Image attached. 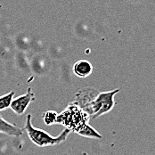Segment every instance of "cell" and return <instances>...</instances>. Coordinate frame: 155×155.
I'll return each instance as SVG.
<instances>
[{
  "mask_svg": "<svg viewBox=\"0 0 155 155\" xmlns=\"http://www.w3.org/2000/svg\"><path fill=\"white\" fill-rule=\"evenodd\" d=\"M34 100H35V94L31 87H29L27 92L24 94L16 97L15 99H13L10 108L17 115H22L26 111L31 102H33Z\"/></svg>",
  "mask_w": 155,
  "mask_h": 155,
  "instance_id": "4",
  "label": "cell"
},
{
  "mask_svg": "<svg viewBox=\"0 0 155 155\" xmlns=\"http://www.w3.org/2000/svg\"><path fill=\"white\" fill-rule=\"evenodd\" d=\"M0 134H4L10 137H21L23 134V129L17 127L16 125L12 124L3 119L0 114Z\"/></svg>",
  "mask_w": 155,
  "mask_h": 155,
  "instance_id": "5",
  "label": "cell"
},
{
  "mask_svg": "<svg viewBox=\"0 0 155 155\" xmlns=\"http://www.w3.org/2000/svg\"><path fill=\"white\" fill-rule=\"evenodd\" d=\"M89 120L90 117L74 102H71L67 108L57 115L55 123L62 125L65 128L70 130V132L77 133L82 137L101 139L103 137L102 135L89 126Z\"/></svg>",
  "mask_w": 155,
  "mask_h": 155,
  "instance_id": "2",
  "label": "cell"
},
{
  "mask_svg": "<svg viewBox=\"0 0 155 155\" xmlns=\"http://www.w3.org/2000/svg\"><path fill=\"white\" fill-rule=\"evenodd\" d=\"M120 92V89L99 92L92 87H85L78 90L73 101L90 119H96L110 111L115 105L114 96Z\"/></svg>",
  "mask_w": 155,
  "mask_h": 155,
  "instance_id": "1",
  "label": "cell"
},
{
  "mask_svg": "<svg viewBox=\"0 0 155 155\" xmlns=\"http://www.w3.org/2000/svg\"><path fill=\"white\" fill-rule=\"evenodd\" d=\"M23 131H26L29 138L31 141L39 147H46V146H54L60 144L65 142L68 136L70 135V130L65 128L62 133L57 137H52L47 132L43 129L37 128L33 127L31 122V115L28 114L25 120V126Z\"/></svg>",
  "mask_w": 155,
  "mask_h": 155,
  "instance_id": "3",
  "label": "cell"
},
{
  "mask_svg": "<svg viewBox=\"0 0 155 155\" xmlns=\"http://www.w3.org/2000/svg\"><path fill=\"white\" fill-rule=\"evenodd\" d=\"M58 113L54 110H47L43 115V120L47 125L55 124Z\"/></svg>",
  "mask_w": 155,
  "mask_h": 155,
  "instance_id": "8",
  "label": "cell"
},
{
  "mask_svg": "<svg viewBox=\"0 0 155 155\" xmlns=\"http://www.w3.org/2000/svg\"><path fill=\"white\" fill-rule=\"evenodd\" d=\"M83 155H88L87 153H83Z\"/></svg>",
  "mask_w": 155,
  "mask_h": 155,
  "instance_id": "9",
  "label": "cell"
},
{
  "mask_svg": "<svg viewBox=\"0 0 155 155\" xmlns=\"http://www.w3.org/2000/svg\"><path fill=\"white\" fill-rule=\"evenodd\" d=\"M72 71L77 77L85 78L92 73L93 66L87 60H79L73 65Z\"/></svg>",
  "mask_w": 155,
  "mask_h": 155,
  "instance_id": "6",
  "label": "cell"
},
{
  "mask_svg": "<svg viewBox=\"0 0 155 155\" xmlns=\"http://www.w3.org/2000/svg\"><path fill=\"white\" fill-rule=\"evenodd\" d=\"M15 96V91H11L8 94L0 96V111L10 108L11 103Z\"/></svg>",
  "mask_w": 155,
  "mask_h": 155,
  "instance_id": "7",
  "label": "cell"
}]
</instances>
